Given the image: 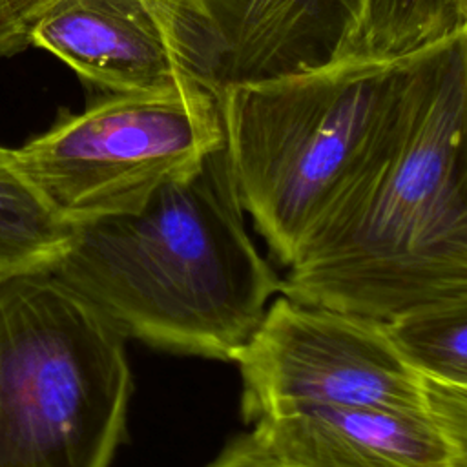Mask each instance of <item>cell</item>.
Here are the masks:
<instances>
[{"label": "cell", "mask_w": 467, "mask_h": 467, "mask_svg": "<svg viewBox=\"0 0 467 467\" xmlns=\"http://www.w3.org/2000/svg\"><path fill=\"white\" fill-rule=\"evenodd\" d=\"M467 33L416 53L398 131L303 243L279 294L385 321L467 297Z\"/></svg>", "instance_id": "cell-1"}, {"label": "cell", "mask_w": 467, "mask_h": 467, "mask_svg": "<svg viewBox=\"0 0 467 467\" xmlns=\"http://www.w3.org/2000/svg\"><path fill=\"white\" fill-rule=\"evenodd\" d=\"M69 223L49 272L124 339L234 361L279 292L248 235L224 146L133 212Z\"/></svg>", "instance_id": "cell-2"}, {"label": "cell", "mask_w": 467, "mask_h": 467, "mask_svg": "<svg viewBox=\"0 0 467 467\" xmlns=\"http://www.w3.org/2000/svg\"><path fill=\"white\" fill-rule=\"evenodd\" d=\"M414 57H343L217 93L241 204L283 266L390 146Z\"/></svg>", "instance_id": "cell-3"}, {"label": "cell", "mask_w": 467, "mask_h": 467, "mask_svg": "<svg viewBox=\"0 0 467 467\" xmlns=\"http://www.w3.org/2000/svg\"><path fill=\"white\" fill-rule=\"evenodd\" d=\"M124 341L49 270L0 275V467H109L133 390Z\"/></svg>", "instance_id": "cell-4"}, {"label": "cell", "mask_w": 467, "mask_h": 467, "mask_svg": "<svg viewBox=\"0 0 467 467\" xmlns=\"http://www.w3.org/2000/svg\"><path fill=\"white\" fill-rule=\"evenodd\" d=\"M224 146L217 95L197 80L104 93L15 148L27 179L67 221L133 212Z\"/></svg>", "instance_id": "cell-5"}, {"label": "cell", "mask_w": 467, "mask_h": 467, "mask_svg": "<svg viewBox=\"0 0 467 467\" xmlns=\"http://www.w3.org/2000/svg\"><path fill=\"white\" fill-rule=\"evenodd\" d=\"M241 414L255 423L312 407H389L467 418V389L418 374L383 321L277 297L239 348Z\"/></svg>", "instance_id": "cell-6"}, {"label": "cell", "mask_w": 467, "mask_h": 467, "mask_svg": "<svg viewBox=\"0 0 467 467\" xmlns=\"http://www.w3.org/2000/svg\"><path fill=\"white\" fill-rule=\"evenodd\" d=\"M186 67L215 95L341 57L361 0H157Z\"/></svg>", "instance_id": "cell-7"}, {"label": "cell", "mask_w": 467, "mask_h": 467, "mask_svg": "<svg viewBox=\"0 0 467 467\" xmlns=\"http://www.w3.org/2000/svg\"><path fill=\"white\" fill-rule=\"evenodd\" d=\"M250 436L296 467H467V418L389 407H312Z\"/></svg>", "instance_id": "cell-8"}, {"label": "cell", "mask_w": 467, "mask_h": 467, "mask_svg": "<svg viewBox=\"0 0 467 467\" xmlns=\"http://www.w3.org/2000/svg\"><path fill=\"white\" fill-rule=\"evenodd\" d=\"M26 36L104 93H159L195 80L157 0H55Z\"/></svg>", "instance_id": "cell-9"}, {"label": "cell", "mask_w": 467, "mask_h": 467, "mask_svg": "<svg viewBox=\"0 0 467 467\" xmlns=\"http://www.w3.org/2000/svg\"><path fill=\"white\" fill-rule=\"evenodd\" d=\"M71 223L60 215L0 146V275L49 270L64 254Z\"/></svg>", "instance_id": "cell-10"}, {"label": "cell", "mask_w": 467, "mask_h": 467, "mask_svg": "<svg viewBox=\"0 0 467 467\" xmlns=\"http://www.w3.org/2000/svg\"><path fill=\"white\" fill-rule=\"evenodd\" d=\"M462 33L467 0H361L339 58H405Z\"/></svg>", "instance_id": "cell-11"}, {"label": "cell", "mask_w": 467, "mask_h": 467, "mask_svg": "<svg viewBox=\"0 0 467 467\" xmlns=\"http://www.w3.org/2000/svg\"><path fill=\"white\" fill-rule=\"evenodd\" d=\"M383 327L418 374L443 387L467 389V297L410 306Z\"/></svg>", "instance_id": "cell-12"}, {"label": "cell", "mask_w": 467, "mask_h": 467, "mask_svg": "<svg viewBox=\"0 0 467 467\" xmlns=\"http://www.w3.org/2000/svg\"><path fill=\"white\" fill-rule=\"evenodd\" d=\"M208 467H296L265 451L250 434L230 441Z\"/></svg>", "instance_id": "cell-13"}, {"label": "cell", "mask_w": 467, "mask_h": 467, "mask_svg": "<svg viewBox=\"0 0 467 467\" xmlns=\"http://www.w3.org/2000/svg\"><path fill=\"white\" fill-rule=\"evenodd\" d=\"M27 46L26 31L11 16L7 2L0 0V57H11Z\"/></svg>", "instance_id": "cell-14"}, {"label": "cell", "mask_w": 467, "mask_h": 467, "mask_svg": "<svg viewBox=\"0 0 467 467\" xmlns=\"http://www.w3.org/2000/svg\"><path fill=\"white\" fill-rule=\"evenodd\" d=\"M11 16L26 31L27 26L55 0H5Z\"/></svg>", "instance_id": "cell-15"}]
</instances>
